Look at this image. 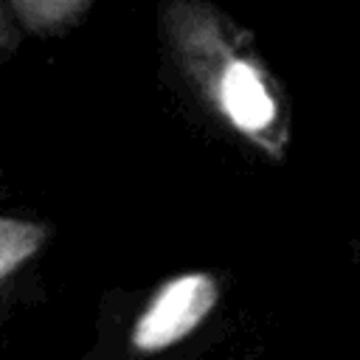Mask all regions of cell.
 Masks as SVG:
<instances>
[{
	"label": "cell",
	"instance_id": "cell-4",
	"mask_svg": "<svg viewBox=\"0 0 360 360\" xmlns=\"http://www.w3.org/2000/svg\"><path fill=\"white\" fill-rule=\"evenodd\" d=\"M8 3L28 31L51 34L73 22L93 0H8Z\"/></svg>",
	"mask_w": 360,
	"mask_h": 360
},
{
	"label": "cell",
	"instance_id": "cell-3",
	"mask_svg": "<svg viewBox=\"0 0 360 360\" xmlns=\"http://www.w3.org/2000/svg\"><path fill=\"white\" fill-rule=\"evenodd\" d=\"M48 242V228L34 219L0 214V284L17 276Z\"/></svg>",
	"mask_w": 360,
	"mask_h": 360
},
{
	"label": "cell",
	"instance_id": "cell-2",
	"mask_svg": "<svg viewBox=\"0 0 360 360\" xmlns=\"http://www.w3.org/2000/svg\"><path fill=\"white\" fill-rule=\"evenodd\" d=\"M219 281L205 270L169 276L143 304L129 326V349L135 354H160L191 338L217 309Z\"/></svg>",
	"mask_w": 360,
	"mask_h": 360
},
{
	"label": "cell",
	"instance_id": "cell-1",
	"mask_svg": "<svg viewBox=\"0 0 360 360\" xmlns=\"http://www.w3.org/2000/svg\"><path fill=\"white\" fill-rule=\"evenodd\" d=\"M166 17L174 53L217 118L281 160L290 143L287 107L264 62L236 45L222 20L197 0H174Z\"/></svg>",
	"mask_w": 360,
	"mask_h": 360
},
{
	"label": "cell",
	"instance_id": "cell-5",
	"mask_svg": "<svg viewBox=\"0 0 360 360\" xmlns=\"http://www.w3.org/2000/svg\"><path fill=\"white\" fill-rule=\"evenodd\" d=\"M14 31H11V25H8V20H6V14H3V8H0V51H6L8 45H11V37Z\"/></svg>",
	"mask_w": 360,
	"mask_h": 360
}]
</instances>
